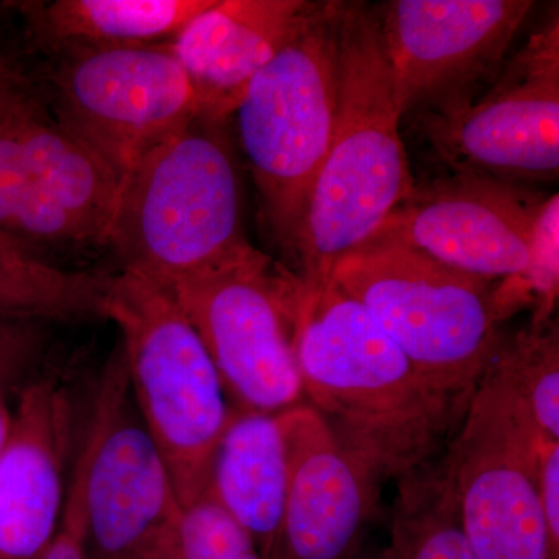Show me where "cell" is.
<instances>
[{"label":"cell","mask_w":559,"mask_h":559,"mask_svg":"<svg viewBox=\"0 0 559 559\" xmlns=\"http://www.w3.org/2000/svg\"><path fill=\"white\" fill-rule=\"evenodd\" d=\"M294 347L311 407L381 479L439 459L465 415L329 277L297 274Z\"/></svg>","instance_id":"obj_1"},{"label":"cell","mask_w":559,"mask_h":559,"mask_svg":"<svg viewBox=\"0 0 559 559\" xmlns=\"http://www.w3.org/2000/svg\"><path fill=\"white\" fill-rule=\"evenodd\" d=\"M401 119L378 11L342 2L336 120L290 248L300 277H329L331 266L369 241L409 197L415 179Z\"/></svg>","instance_id":"obj_2"},{"label":"cell","mask_w":559,"mask_h":559,"mask_svg":"<svg viewBox=\"0 0 559 559\" xmlns=\"http://www.w3.org/2000/svg\"><path fill=\"white\" fill-rule=\"evenodd\" d=\"M106 246L121 271L173 286L241 259L237 167L223 123L197 117L123 176Z\"/></svg>","instance_id":"obj_3"},{"label":"cell","mask_w":559,"mask_h":559,"mask_svg":"<svg viewBox=\"0 0 559 559\" xmlns=\"http://www.w3.org/2000/svg\"><path fill=\"white\" fill-rule=\"evenodd\" d=\"M329 278L360 304L419 373L468 407L509 319L498 283L371 237L331 266Z\"/></svg>","instance_id":"obj_4"},{"label":"cell","mask_w":559,"mask_h":559,"mask_svg":"<svg viewBox=\"0 0 559 559\" xmlns=\"http://www.w3.org/2000/svg\"><path fill=\"white\" fill-rule=\"evenodd\" d=\"M102 318L119 326L132 401L167 463L180 507L200 498L234 407L207 348L170 286L112 275Z\"/></svg>","instance_id":"obj_5"},{"label":"cell","mask_w":559,"mask_h":559,"mask_svg":"<svg viewBox=\"0 0 559 559\" xmlns=\"http://www.w3.org/2000/svg\"><path fill=\"white\" fill-rule=\"evenodd\" d=\"M342 2H311L235 110L264 216L290 250L329 154L340 98Z\"/></svg>","instance_id":"obj_6"},{"label":"cell","mask_w":559,"mask_h":559,"mask_svg":"<svg viewBox=\"0 0 559 559\" xmlns=\"http://www.w3.org/2000/svg\"><path fill=\"white\" fill-rule=\"evenodd\" d=\"M546 443L487 369L441 454L476 559H559V530L547 532L539 491Z\"/></svg>","instance_id":"obj_7"},{"label":"cell","mask_w":559,"mask_h":559,"mask_svg":"<svg viewBox=\"0 0 559 559\" xmlns=\"http://www.w3.org/2000/svg\"><path fill=\"white\" fill-rule=\"evenodd\" d=\"M234 409L277 415L304 393L296 347L297 275L257 249L170 286Z\"/></svg>","instance_id":"obj_8"},{"label":"cell","mask_w":559,"mask_h":559,"mask_svg":"<svg viewBox=\"0 0 559 559\" xmlns=\"http://www.w3.org/2000/svg\"><path fill=\"white\" fill-rule=\"evenodd\" d=\"M121 179L35 92L0 123V234L35 255L106 246Z\"/></svg>","instance_id":"obj_9"},{"label":"cell","mask_w":559,"mask_h":559,"mask_svg":"<svg viewBox=\"0 0 559 559\" xmlns=\"http://www.w3.org/2000/svg\"><path fill=\"white\" fill-rule=\"evenodd\" d=\"M47 75L53 119L121 176L200 117L170 46H80L58 51Z\"/></svg>","instance_id":"obj_10"},{"label":"cell","mask_w":559,"mask_h":559,"mask_svg":"<svg viewBox=\"0 0 559 559\" xmlns=\"http://www.w3.org/2000/svg\"><path fill=\"white\" fill-rule=\"evenodd\" d=\"M423 131L452 173L522 186L557 179L558 11L503 62L479 98L448 112L425 114Z\"/></svg>","instance_id":"obj_11"},{"label":"cell","mask_w":559,"mask_h":559,"mask_svg":"<svg viewBox=\"0 0 559 559\" xmlns=\"http://www.w3.org/2000/svg\"><path fill=\"white\" fill-rule=\"evenodd\" d=\"M83 451L91 559H154L180 503L167 463L132 407L121 347L103 374Z\"/></svg>","instance_id":"obj_12"},{"label":"cell","mask_w":559,"mask_h":559,"mask_svg":"<svg viewBox=\"0 0 559 559\" xmlns=\"http://www.w3.org/2000/svg\"><path fill=\"white\" fill-rule=\"evenodd\" d=\"M535 7L532 0H393L378 11L403 117L443 114L492 80Z\"/></svg>","instance_id":"obj_13"},{"label":"cell","mask_w":559,"mask_h":559,"mask_svg":"<svg viewBox=\"0 0 559 559\" xmlns=\"http://www.w3.org/2000/svg\"><path fill=\"white\" fill-rule=\"evenodd\" d=\"M546 198L522 183L452 173L415 182L374 235L403 242L451 270L502 282L527 270Z\"/></svg>","instance_id":"obj_14"},{"label":"cell","mask_w":559,"mask_h":559,"mask_svg":"<svg viewBox=\"0 0 559 559\" xmlns=\"http://www.w3.org/2000/svg\"><path fill=\"white\" fill-rule=\"evenodd\" d=\"M286 454L278 559H353L378 511L380 474L314 407L277 414Z\"/></svg>","instance_id":"obj_15"},{"label":"cell","mask_w":559,"mask_h":559,"mask_svg":"<svg viewBox=\"0 0 559 559\" xmlns=\"http://www.w3.org/2000/svg\"><path fill=\"white\" fill-rule=\"evenodd\" d=\"M72 401L53 378L28 382L0 450V559H43L64 510Z\"/></svg>","instance_id":"obj_16"},{"label":"cell","mask_w":559,"mask_h":559,"mask_svg":"<svg viewBox=\"0 0 559 559\" xmlns=\"http://www.w3.org/2000/svg\"><path fill=\"white\" fill-rule=\"evenodd\" d=\"M311 2L212 0L175 36L173 51L197 95L200 117L223 123L264 66L299 27Z\"/></svg>","instance_id":"obj_17"},{"label":"cell","mask_w":559,"mask_h":559,"mask_svg":"<svg viewBox=\"0 0 559 559\" xmlns=\"http://www.w3.org/2000/svg\"><path fill=\"white\" fill-rule=\"evenodd\" d=\"M205 491L249 533L264 559H278L286 454L277 415L231 412Z\"/></svg>","instance_id":"obj_18"},{"label":"cell","mask_w":559,"mask_h":559,"mask_svg":"<svg viewBox=\"0 0 559 559\" xmlns=\"http://www.w3.org/2000/svg\"><path fill=\"white\" fill-rule=\"evenodd\" d=\"M212 0H55L10 3L38 49L131 46L176 36Z\"/></svg>","instance_id":"obj_19"},{"label":"cell","mask_w":559,"mask_h":559,"mask_svg":"<svg viewBox=\"0 0 559 559\" xmlns=\"http://www.w3.org/2000/svg\"><path fill=\"white\" fill-rule=\"evenodd\" d=\"M396 487L389 546L374 559H476L441 455Z\"/></svg>","instance_id":"obj_20"},{"label":"cell","mask_w":559,"mask_h":559,"mask_svg":"<svg viewBox=\"0 0 559 559\" xmlns=\"http://www.w3.org/2000/svg\"><path fill=\"white\" fill-rule=\"evenodd\" d=\"M110 278L61 270L0 234V312L36 320L102 316Z\"/></svg>","instance_id":"obj_21"},{"label":"cell","mask_w":559,"mask_h":559,"mask_svg":"<svg viewBox=\"0 0 559 559\" xmlns=\"http://www.w3.org/2000/svg\"><path fill=\"white\" fill-rule=\"evenodd\" d=\"M488 369L509 390L540 436L559 443V333L557 322L532 323L500 341Z\"/></svg>","instance_id":"obj_22"},{"label":"cell","mask_w":559,"mask_h":559,"mask_svg":"<svg viewBox=\"0 0 559 559\" xmlns=\"http://www.w3.org/2000/svg\"><path fill=\"white\" fill-rule=\"evenodd\" d=\"M154 559H264L245 528L207 491L180 507Z\"/></svg>","instance_id":"obj_23"},{"label":"cell","mask_w":559,"mask_h":559,"mask_svg":"<svg viewBox=\"0 0 559 559\" xmlns=\"http://www.w3.org/2000/svg\"><path fill=\"white\" fill-rule=\"evenodd\" d=\"M503 288L516 307L535 305L532 323L551 319L559 288V197L544 200L533 230L527 270L518 277L502 280Z\"/></svg>","instance_id":"obj_24"},{"label":"cell","mask_w":559,"mask_h":559,"mask_svg":"<svg viewBox=\"0 0 559 559\" xmlns=\"http://www.w3.org/2000/svg\"><path fill=\"white\" fill-rule=\"evenodd\" d=\"M43 348L39 320L0 312V401L24 380Z\"/></svg>","instance_id":"obj_25"},{"label":"cell","mask_w":559,"mask_h":559,"mask_svg":"<svg viewBox=\"0 0 559 559\" xmlns=\"http://www.w3.org/2000/svg\"><path fill=\"white\" fill-rule=\"evenodd\" d=\"M84 474H86V455L81 451L73 466L72 479L66 495L60 528L43 559H91L86 539V513H84Z\"/></svg>","instance_id":"obj_26"},{"label":"cell","mask_w":559,"mask_h":559,"mask_svg":"<svg viewBox=\"0 0 559 559\" xmlns=\"http://www.w3.org/2000/svg\"><path fill=\"white\" fill-rule=\"evenodd\" d=\"M32 94V83L20 61L11 57L9 51L0 49V123Z\"/></svg>","instance_id":"obj_27"},{"label":"cell","mask_w":559,"mask_h":559,"mask_svg":"<svg viewBox=\"0 0 559 559\" xmlns=\"http://www.w3.org/2000/svg\"><path fill=\"white\" fill-rule=\"evenodd\" d=\"M11 426V412L7 406L5 401H0V450H2L3 443H5L7 436Z\"/></svg>","instance_id":"obj_28"},{"label":"cell","mask_w":559,"mask_h":559,"mask_svg":"<svg viewBox=\"0 0 559 559\" xmlns=\"http://www.w3.org/2000/svg\"><path fill=\"white\" fill-rule=\"evenodd\" d=\"M353 559H374V558H366V557H362V555H358V557H355Z\"/></svg>","instance_id":"obj_29"}]
</instances>
